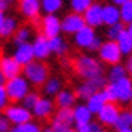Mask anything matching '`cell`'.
<instances>
[{
    "instance_id": "6da1fadb",
    "label": "cell",
    "mask_w": 132,
    "mask_h": 132,
    "mask_svg": "<svg viewBox=\"0 0 132 132\" xmlns=\"http://www.w3.org/2000/svg\"><path fill=\"white\" fill-rule=\"evenodd\" d=\"M72 68H74L76 74L79 77H82L84 81L103 74V66H102V63L98 61V60H95L94 56H89V55L76 56L74 60H72Z\"/></svg>"
},
{
    "instance_id": "7a4b0ae2",
    "label": "cell",
    "mask_w": 132,
    "mask_h": 132,
    "mask_svg": "<svg viewBox=\"0 0 132 132\" xmlns=\"http://www.w3.org/2000/svg\"><path fill=\"white\" fill-rule=\"evenodd\" d=\"M23 74L28 79L29 84L44 85L45 81L50 77V71H48V66L42 63V60H32L31 63L23 66Z\"/></svg>"
},
{
    "instance_id": "3957f363",
    "label": "cell",
    "mask_w": 132,
    "mask_h": 132,
    "mask_svg": "<svg viewBox=\"0 0 132 132\" xmlns=\"http://www.w3.org/2000/svg\"><path fill=\"white\" fill-rule=\"evenodd\" d=\"M5 90L11 102H21L29 92V82L23 76H16L5 82Z\"/></svg>"
},
{
    "instance_id": "277c9868",
    "label": "cell",
    "mask_w": 132,
    "mask_h": 132,
    "mask_svg": "<svg viewBox=\"0 0 132 132\" xmlns=\"http://www.w3.org/2000/svg\"><path fill=\"white\" fill-rule=\"evenodd\" d=\"M106 84H108V79L105 77L103 74L97 76V77H92V79H87V81H84V82L77 87V90H76V97L87 100V98H89L92 94H95V92H100Z\"/></svg>"
},
{
    "instance_id": "5b68a950",
    "label": "cell",
    "mask_w": 132,
    "mask_h": 132,
    "mask_svg": "<svg viewBox=\"0 0 132 132\" xmlns=\"http://www.w3.org/2000/svg\"><path fill=\"white\" fill-rule=\"evenodd\" d=\"M3 116L13 124V126H21V124L32 119L31 110L24 108L23 105H8V106L3 110Z\"/></svg>"
},
{
    "instance_id": "8992f818",
    "label": "cell",
    "mask_w": 132,
    "mask_h": 132,
    "mask_svg": "<svg viewBox=\"0 0 132 132\" xmlns=\"http://www.w3.org/2000/svg\"><path fill=\"white\" fill-rule=\"evenodd\" d=\"M98 56H100V61L113 66L121 61L122 53L114 40H106V42H102L100 48H98Z\"/></svg>"
},
{
    "instance_id": "52a82bcc",
    "label": "cell",
    "mask_w": 132,
    "mask_h": 132,
    "mask_svg": "<svg viewBox=\"0 0 132 132\" xmlns=\"http://www.w3.org/2000/svg\"><path fill=\"white\" fill-rule=\"evenodd\" d=\"M72 108H58L55 113L53 119H52V129L53 132H66L68 129L72 127Z\"/></svg>"
},
{
    "instance_id": "ba28073f",
    "label": "cell",
    "mask_w": 132,
    "mask_h": 132,
    "mask_svg": "<svg viewBox=\"0 0 132 132\" xmlns=\"http://www.w3.org/2000/svg\"><path fill=\"white\" fill-rule=\"evenodd\" d=\"M40 31H42V36H45L47 39L60 36V32H61V19H58L56 15H45L40 19Z\"/></svg>"
},
{
    "instance_id": "9c48e42d",
    "label": "cell",
    "mask_w": 132,
    "mask_h": 132,
    "mask_svg": "<svg viewBox=\"0 0 132 132\" xmlns=\"http://www.w3.org/2000/svg\"><path fill=\"white\" fill-rule=\"evenodd\" d=\"M119 106L116 103H105L103 108L97 113L98 116V122L102 126H114V122L119 116Z\"/></svg>"
},
{
    "instance_id": "30bf717a",
    "label": "cell",
    "mask_w": 132,
    "mask_h": 132,
    "mask_svg": "<svg viewBox=\"0 0 132 132\" xmlns=\"http://www.w3.org/2000/svg\"><path fill=\"white\" fill-rule=\"evenodd\" d=\"M0 71L5 76V79H13L16 76H21L23 66L19 64L13 56H0Z\"/></svg>"
},
{
    "instance_id": "8fae6325",
    "label": "cell",
    "mask_w": 132,
    "mask_h": 132,
    "mask_svg": "<svg viewBox=\"0 0 132 132\" xmlns=\"http://www.w3.org/2000/svg\"><path fill=\"white\" fill-rule=\"evenodd\" d=\"M53 110H55V103L48 97H42V98L39 97V100L32 106L31 113H32V116L39 118V119H47V118L53 114Z\"/></svg>"
},
{
    "instance_id": "7c38bea8",
    "label": "cell",
    "mask_w": 132,
    "mask_h": 132,
    "mask_svg": "<svg viewBox=\"0 0 132 132\" xmlns=\"http://www.w3.org/2000/svg\"><path fill=\"white\" fill-rule=\"evenodd\" d=\"M85 26L84 16L79 13H69L68 16L61 19V31L66 34H76L79 29H82Z\"/></svg>"
},
{
    "instance_id": "4fadbf2b",
    "label": "cell",
    "mask_w": 132,
    "mask_h": 132,
    "mask_svg": "<svg viewBox=\"0 0 132 132\" xmlns=\"http://www.w3.org/2000/svg\"><path fill=\"white\" fill-rule=\"evenodd\" d=\"M114 90H116V97L119 103H129L130 100V94H132V77H122L119 81L113 82Z\"/></svg>"
},
{
    "instance_id": "5bb4252c",
    "label": "cell",
    "mask_w": 132,
    "mask_h": 132,
    "mask_svg": "<svg viewBox=\"0 0 132 132\" xmlns=\"http://www.w3.org/2000/svg\"><path fill=\"white\" fill-rule=\"evenodd\" d=\"M102 8L103 6L100 3H92L89 8L82 13L85 26H90V28L95 29V28H98V26L103 24V21H102Z\"/></svg>"
},
{
    "instance_id": "9a60e30c",
    "label": "cell",
    "mask_w": 132,
    "mask_h": 132,
    "mask_svg": "<svg viewBox=\"0 0 132 132\" xmlns=\"http://www.w3.org/2000/svg\"><path fill=\"white\" fill-rule=\"evenodd\" d=\"M32 52H34V58L36 60H45V58H48L52 50H50V44H48V39L39 34L36 37L34 44H32Z\"/></svg>"
},
{
    "instance_id": "2e32d148",
    "label": "cell",
    "mask_w": 132,
    "mask_h": 132,
    "mask_svg": "<svg viewBox=\"0 0 132 132\" xmlns=\"http://www.w3.org/2000/svg\"><path fill=\"white\" fill-rule=\"evenodd\" d=\"M19 10L28 19L37 21L39 15H40V0H21L19 2Z\"/></svg>"
},
{
    "instance_id": "e0dca14e",
    "label": "cell",
    "mask_w": 132,
    "mask_h": 132,
    "mask_svg": "<svg viewBox=\"0 0 132 132\" xmlns=\"http://www.w3.org/2000/svg\"><path fill=\"white\" fill-rule=\"evenodd\" d=\"M13 58H15L21 66L31 63L32 60H36V58H34V52H32V44L24 42V44L16 45V50H15V53H13Z\"/></svg>"
},
{
    "instance_id": "ac0fdd59",
    "label": "cell",
    "mask_w": 132,
    "mask_h": 132,
    "mask_svg": "<svg viewBox=\"0 0 132 132\" xmlns=\"http://www.w3.org/2000/svg\"><path fill=\"white\" fill-rule=\"evenodd\" d=\"M97 36H95V29L90 26H84L82 29H79L74 34V44L79 48H89V45L92 44Z\"/></svg>"
},
{
    "instance_id": "d6986e66",
    "label": "cell",
    "mask_w": 132,
    "mask_h": 132,
    "mask_svg": "<svg viewBox=\"0 0 132 132\" xmlns=\"http://www.w3.org/2000/svg\"><path fill=\"white\" fill-rule=\"evenodd\" d=\"M102 21L105 26H113L116 23L121 21V16H119V6H116L113 3L110 5H105L102 8Z\"/></svg>"
},
{
    "instance_id": "ffe728a7",
    "label": "cell",
    "mask_w": 132,
    "mask_h": 132,
    "mask_svg": "<svg viewBox=\"0 0 132 132\" xmlns=\"http://www.w3.org/2000/svg\"><path fill=\"white\" fill-rule=\"evenodd\" d=\"M92 116H94V114H92V111L87 108V105H77V106L72 108V121H74L76 127L90 122Z\"/></svg>"
},
{
    "instance_id": "44dd1931",
    "label": "cell",
    "mask_w": 132,
    "mask_h": 132,
    "mask_svg": "<svg viewBox=\"0 0 132 132\" xmlns=\"http://www.w3.org/2000/svg\"><path fill=\"white\" fill-rule=\"evenodd\" d=\"M55 103L58 108H71L76 103V94H72L71 90H60L55 95Z\"/></svg>"
},
{
    "instance_id": "7402d4cb",
    "label": "cell",
    "mask_w": 132,
    "mask_h": 132,
    "mask_svg": "<svg viewBox=\"0 0 132 132\" xmlns=\"http://www.w3.org/2000/svg\"><path fill=\"white\" fill-rule=\"evenodd\" d=\"M116 44H118V47H119L122 55H130L132 53V37L126 29L121 31V34L118 36Z\"/></svg>"
},
{
    "instance_id": "603a6c76",
    "label": "cell",
    "mask_w": 132,
    "mask_h": 132,
    "mask_svg": "<svg viewBox=\"0 0 132 132\" xmlns=\"http://www.w3.org/2000/svg\"><path fill=\"white\" fill-rule=\"evenodd\" d=\"M106 103V100H105V97L102 95V92H95V94H92L89 98H87V108L92 111V114H97L98 111H100L103 108V105Z\"/></svg>"
},
{
    "instance_id": "cb8c5ba5",
    "label": "cell",
    "mask_w": 132,
    "mask_h": 132,
    "mask_svg": "<svg viewBox=\"0 0 132 132\" xmlns=\"http://www.w3.org/2000/svg\"><path fill=\"white\" fill-rule=\"evenodd\" d=\"M48 44H50V50L53 52L55 55L63 56L66 52H68V44L64 42V39L61 36H55V37L48 39Z\"/></svg>"
},
{
    "instance_id": "d4e9b609",
    "label": "cell",
    "mask_w": 132,
    "mask_h": 132,
    "mask_svg": "<svg viewBox=\"0 0 132 132\" xmlns=\"http://www.w3.org/2000/svg\"><path fill=\"white\" fill-rule=\"evenodd\" d=\"M42 87H44V94L47 95V97L56 95L58 92L61 90V81L58 77H48Z\"/></svg>"
},
{
    "instance_id": "484cf974",
    "label": "cell",
    "mask_w": 132,
    "mask_h": 132,
    "mask_svg": "<svg viewBox=\"0 0 132 132\" xmlns=\"http://www.w3.org/2000/svg\"><path fill=\"white\" fill-rule=\"evenodd\" d=\"M127 76V69H126V66H122V64H113L110 68V72H108V82H116V81H119V79L122 77H126Z\"/></svg>"
},
{
    "instance_id": "4316f807",
    "label": "cell",
    "mask_w": 132,
    "mask_h": 132,
    "mask_svg": "<svg viewBox=\"0 0 132 132\" xmlns=\"http://www.w3.org/2000/svg\"><path fill=\"white\" fill-rule=\"evenodd\" d=\"M40 8L47 15H55V13H58L63 8V0H42Z\"/></svg>"
},
{
    "instance_id": "83f0119b",
    "label": "cell",
    "mask_w": 132,
    "mask_h": 132,
    "mask_svg": "<svg viewBox=\"0 0 132 132\" xmlns=\"http://www.w3.org/2000/svg\"><path fill=\"white\" fill-rule=\"evenodd\" d=\"M116 130H121V129H127V127H132V119H130V111H119V116L113 126Z\"/></svg>"
},
{
    "instance_id": "f1b7e54d",
    "label": "cell",
    "mask_w": 132,
    "mask_h": 132,
    "mask_svg": "<svg viewBox=\"0 0 132 132\" xmlns=\"http://www.w3.org/2000/svg\"><path fill=\"white\" fill-rule=\"evenodd\" d=\"M119 16L122 24H130L132 23V0H127L126 3H122L119 6Z\"/></svg>"
},
{
    "instance_id": "f546056e",
    "label": "cell",
    "mask_w": 132,
    "mask_h": 132,
    "mask_svg": "<svg viewBox=\"0 0 132 132\" xmlns=\"http://www.w3.org/2000/svg\"><path fill=\"white\" fill-rule=\"evenodd\" d=\"M16 19L15 18H5L3 24L0 26V37H10L16 31Z\"/></svg>"
},
{
    "instance_id": "4dcf8cb0",
    "label": "cell",
    "mask_w": 132,
    "mask_h": 132,
    "mask_svg": "<svg viewBox=\"0 0 132 132\" xmlns=\"http://www.w3.org/2000/svg\"><path fill=\"white\" fill-rule=\"evenodd\" d=\"M100 92H102V95L105 97L106 103H116V102H118V97H116V90H114L113 82H108Z\"/></svg>"
},
{
    "instance_id": "1f68e13d",
    "label": "cell",
    "mask_w": 132,
    "mask_h": 132,
    "mask_svg": "<svg viewBox=\"0 0 132 132\" xmlns=\"http://www.w3.org/2000/svg\"><path fill=\"white\" fill-rule=\"evenodd\" d=\"M92 3H94L92 0H71V10H72V13H79V15H82V13L87 10Z\"/></svg>"
},
{
    "instance_id": "d6a6232c",
    "label": "cell",
    "mask_w": 132,
    "mask_h": 132,
    "mask_svg": "<svg viewBox=\"0 0 132 132\" xmlns=\"http://www.w3.org/2000/svg\"><path fill=\"white\" fill-rule=\"evenodd\" d=\"M126 29V24H122L121 21L119 23H116L113 26H108V31H106V37H108V40H114L116 42V39L118 36L121 34V31Z\"/></svg>"
},
{
    "instance_id": "836d02e7",
    "label": "cell",
    "mask_w": 132,
    "mask_h": 132,
    "mask_svg": "<svg viewBox=\"0 0 132 132\" xmlns=\"http://www.w3.org/2000/svg\"><path fill=\"white\" fill-rule=\"evenodd\" d=\"M77 132H103V126L100 122H94L90 121L87 124H82V126H77L76 127Z\"/></svg>"
},
{
    "instance_id": "e575fe53",
    "label": "cell",
    "mask_w": 132,
    "mask_h": 132,
    "mask_svg": "<svg viewBox=\"0 0 132 132\" xmlns=\"http://www.w3.org/2000/svg\"><path fill=\"white\" fill-rule=\"evenodd\" d=\"M31 36V31L28 28H21V29H18L15 32V37H13V42H15V45H19V44H24V42H28V39Z\"/></svg>"
},
{
    "instance_id": "d590c367",
    "label": "cell",
    "mask_w": 132,
    "mask_h": 132,
    "mask_svg": "<svg viewBox=\"0 0 132 132\" xmlns=\"http://www.w3.org/2000/svg\"><path fill=\"white\" fill-rule=\"evenodd\" d=\"M37 100H39V94H36V92H28V95H26L23 100H21V103H23L24 108L32 110V106L36 105Z\"/></svg>"
},
{
    "instance_id": "8d00e7d4",
    "label": "cell",
    "mask_w": 132,
    "mask_h": 132,
    "mask_svg": "<svg viewBox=\"0 0 132 132\" xmlns=\"http://www.w3.org/2000/svg\"><path fill=\"white\" fill-rule=\"evenodd\" d=\"M19 132H42V127L39 126L37 122H32V121H28L19 126Z\"/></svg>"
},
{
    "instance_id": "74e56055",
    "label": "cell",
    "mask_w": 132,
    "mask_h": 132,
    "mask_svg": "<svg viewBox=\"0 0 132 132\" xmlns=\"http://www.w3.org/2000/svg\"><path fill=\"white\" fill-rule=\"evenodd\" d=\"M8 102H10V98L5 90V85H0V110H5L8 106Z\"/></svg>"
},
{
    "instance_id": "f35d334b",
    "label": "cell",
    "mask_w": 132,
    "mask_h": 132,
    "mask_svg": "<svg viewBox=\"0 0 132 132\" xmlns=\"http://www.w3.org/2000/svg\"><path fill=\"white\" fill-rule=\"evenodd\" d=\"M11 127V122L5 116H0V132H8Z\"/></svg>"
},
{
    "instance_id": "ab89813d",
    "label": "cell",
    "mask_w": 132,
    "mask_h": 132,
    "mask_svg": "<svg viewBox=\"0 0 132 132\" xmlns=\"http://www.w3.org/2000/svg\"><path fill=\"white\" fill-rule=\"evenodd\" d=\"M100 45H102V40L98 37H95L94 40H92V44L89 45V50L90 52H98V48H100Z\"/></svg>"
},
{
    "instance_id": "60d3db41",
    "label": "cell",
    "mask_w": 132,
    "mask_h": 132,
    "mask_svg": "<svg viewBox=\"0 0 132 132\" xmlns=\"http://www.w3.org/2000/svg\"><path fill=\"white\" fill-rule=\"evenodd\" d=\"M11 2H13V0H0V10L5 11V10L11 5Z\"/></svg>"
},
{
    "instance_id": "b9f144b4",
    "label": "cell",
    "mask_w": 132,
    "mask_h": 132,
    "mask_svg": "<svg viewBox=\"0 0 132 132\" xmlns=\"http://www.w3.org/2000/svg\"><path fill=\"white\" fill-rule=\"evenodd\" d=\"M126 69H127V72H129V74H130V77H132V53H130V55H129V58H127Z\"/></svg>"
},
{
    "instance_id": "7bdbcfd3",
    "label": "cell",
    "mask_w": 132,
    "mask_h": 132,
    "mask_svg": "<svg viewBox=\"0 0 132 132\" xmlns=\"http://www.w3.org/2000/svg\"><path fill=\"white\" fill-rule=\"evenodd\" d=\"M111 2H113V5H116V6H121L122 3H126L127 0H111Z\"/></svg>"
},
{
    "instance_id": "ee69618b",
    "label": "cell",
    "mask_w": 132,
    "mask_h": 132,
    "mask_svg": "<svg viewBox=\"0 0 132 132\" xmlns=\"http://www.w3.org/2000/svg\"><path fill=\"white\" fill-rule=\"evenodd\" d=\"M5 82H6V79H5V76L2 74V71H0V85H5Z\"/></svg>"
},
{
    "instance_id": "f6af8a7d",
    "label": "cell",
    "mask_w": 132,
    "mask_h": 132,
    "mask_svg": "<svg viewBox=\"0 0 132 132\" xmlns=\"http://www.w3.org/2000/svg\"><path fill=\"white\" fill-rule=\"evenodd\" d=\"M3 21H5V13H3L2 10H0V26L3 24Z\"/></svg>"
},
{
    "instance_id": "bcb514c9",
    "label": "cell",
    "mask_w": 132,
    "mask_h": 132,
    "mask_svg": "<svg viewBox=\"0 0 132 132\" xmlns=\"http://www.w3.org/2000/svg\"><path fill=\"white\" fill-rule=\"evenodd\" d=\"M126 31L129 32V34H130V37H132V23H130V24H127V28H126Z\"/></svg>"
},
{
    "instance_id": "7dc6e473",
    "label": "cell",
    "mask_w": 132,
    "mask_h": 132,
    "mask_svg": "<svg viewBox=\"0 0 132 132\" xmlns=\"http://www.w3.org/2000/svg\"><path fill=\"white\" fill-rule=\"evenodd\" d=\"M42 132H53V129L48 126V127H44V129H42Z\"/></svg>"
},
{
    "instance_id": "c3c4849f",
    "label": "cell",
    "mask_w": 132,
    "mask_h": 132,
    "mask_svg": "<svg viewBox=\"0 0 132 132\" xmlns=\"http://www.w3.org/2000/svg\"><path fill=\"white\" fill-rule=\"evenodd\" d=\"M116 132H132V127H127V129H121V130H116Z\"/></svg>"
},
{
    "instance_id": "681fc988",
    "label": "cell",
    "mask_w": 132,
    "mask_h": 132,
    "mask_svg": "<svg viewBox=\"0 0 132 132\" xmlns=\"http://www.w3.org/2000/svg\"><path fill=\"white\" fill-rule=\"evenodd\" d=\"M66 132H77V130H76V129H68Z\"/></svg>"
},
{
    "instance_id": "f907efd6",
    "label": "cell",
    "mask_w": 132,
    "mask_h": 132,
    "mask_svg": "<svg viewBox=\"0 0 132 132\" xmlns=\"http://www.w3.org/2000/svg\"><path fill=\"white\" fill-rule=\"evenodd\" d=\"M129 102H130V103H132V94H130V100H129Z\"/></svg>"
},
{
    "instance_id": "816d5d0a",
    "label": "cell",
    "mask_w": 132,
    "mask_h": 132,
    "mask_svg": "<svg viewBox=\"0 0 132 132\" xmlns=\"http://www.w3.org/2000/svg\"><path fill=\"white\" fill-rule=\"evenodd\" d=\"M130 119H132V111H130Z\"/></svg>"
},
{
    "instance_id": "f5cc1de1",
    "label": "cell",
    "mask_w": 132,
    "mask_h": 132,
    "mask_svg": "<svg viewBox=\"0 0 132 132\" xmlns=\"http://www.w3.org/2000/svg\"><path fill=\"white\" fill-rule=\"evenodd\" d=\"M19 2H21V0H19Z\"/></svg>"
},
{
    "instance_id": "db71d44e",
    "label": "cell",
    "mask_w": 132,
    "mask_h": 132,
    "mask_svg": "<svg viewBox=\"0 0 132 132\" xmlns=\"http://www.w3.org/2000/svg\"><path fill=\"white\" fill-rule=\"evenodd\" d=\"M103 132H105V130H103Z\"/></svg>"
}]
</instances>
